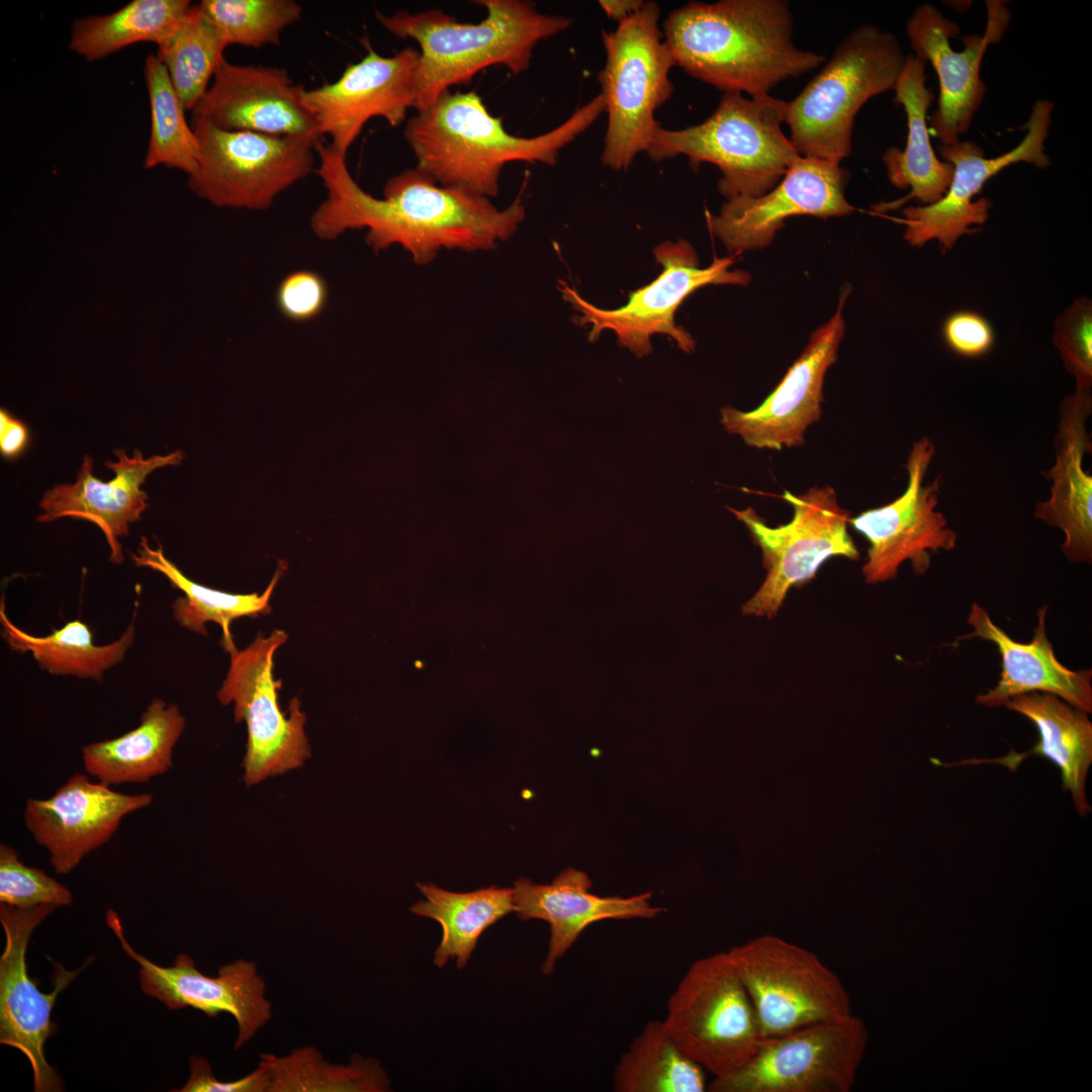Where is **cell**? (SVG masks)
<instances>
[{"label": "cell", "mask_w": 1092, "mask_h": 1092, "mask_svg": "<svg viewBox=\"0 0 1092 1092\" xmlns=\"http://www.w3.org/2000/svg\"><path fill=\"white\" fill-rule=\"evenodd\" d=\"M175 704L154 699L130 731L82 747L85 771L109 787L143 784L165 775L173 766L175 745L185 728Z\"/></svg>", "instance_id": "obj_31"}, {"label": "cell", "mask_w": 1092, "mask_h": 1092, "mask_svg": "<svg viewBox=\"0 0 1092 1092\" xmlns=\"http://www.w3.org/2000/svg\"><path fill=\"white\" fill-rule=\"evenodd\" d=\"M1048 608L1038 610L1037 626L1028 643L1009 637L985 609L973 604L968 624L973 628L961 639L980 638L995 644L1001 655V674L995 687L977 697L986 707L1003 706L1006 701L1027 693H1046L1088 714L1092 712L1091 670H1071L1060 662L1046 635Z\"/></svg>", "instance_id": "obj_27"}, {"label": "cell", "mask_w": 1092, "mask_h": 1092, "mask_svg": "<svg viewBox=\"0 0 1092 1092\" xmlns=\"http://www.w3.org/2000/svg\"><path fill=\"white\" fill-rule=\"evenodd\" d=\"M29 430L8 411L0 410V452L6 459L19 457L29 443Z\"/></svg>", "instance_id": "obj_46"}, {"label": "cell", "mask_w": 1092, "mask_h": 1092, "mask_svg": "<svg viewBox=\"0 0 1092 1092\" xmlns=\"http://www.w3.org/2000/svg\"><path fill=\"white\" fill-rule=\"evenodd\" d=\"M942 334L947 346L968 358L983 356L992 348L993 329L986 318L973 311H957L944 322Z\"/></svg>", "instance_id": "obj_44"}, {"label": "cell", "mask_w": 1092, "mask_h": 1092, "mask_svg": "<svg viewBox=\"0 0 1092 1092\" xmlns=\"http://www.w3.org/2000/svg\"><path fill=\"white\" fill-rule=\"evenodd\" d=\"M191 126L200 157L189 188L216 207L268 209L282 192L315 171L314 142L287 135Z\"/></svg>", "instance_id": "obj_11"}, {"label": "cell", "mask_w": 1092, "mask_h": 1092, "mask_svg": "<svg viewBox=\"0 0 1092 1092\" xmlns=\"http://www.w3.org/2000/svg\"><path fill=\"white\" fill-rule=\"evenodd\" d=\"M717 258L706 268L699 267V258L692 245L678 240L666 241L654 249V257L663 269L659 276L629 295L626 304L615 309L600 308L583 299L575 289L560 281L563 298L579 313L576 322L590 327L589 341L597 340L603 331H613L622 347L642 357L652 351L650 339L664 334L677 347L692 353L696 341L675 324L674 314L684 300L695 290L709 284L746 285L750 274L730 270L735 256Z\"/></svg>", "instance_id": "obj_12"}, {"label": "cell", "mask_w": 1092, "mask_h": 1092, "mask_svg": "<svg viewBox=\"0 0 1092 1092\" xmlns=\"http://www.w3.org/2000/svg\"><path fill=\"white\" fill-rule=\"evenodd\" d=\"M600 6L607 16L618 23L637 12L644 4L641 0H600Z\"/></svg>", "instance_id": "obj_47"}, {"label": "cell", "mask_w": 1092, "mask_h": 1092, "mask_svg": "<svg viewBox=\"0 0 1092 1092\" xmlns=\"http://www.w3.org/2000/svg\"><path fill=\"white\" fill-rule=\"evenodd\" d=\"M486 16L479 23L461 22L439 9L392 15L376 11L392 35L420 46L415 76L417 111L432 105L452 86L469 84L481 70L502 65L514 75L529 69L536 44L566 30L572 19L548 15L524 0H477Z\"/></svg>", "instance_id": "obj_4"}, {"label": "cell", "mask_w": 1092, "mask_h": 1092, "mask_svg": "<svg viewBox=\"0 0 1092 1092\" xmlns=\"http://www.w3.org/2000/svg\"><path fill=\"white\" fill-rule=\"evenodd\" d=\"M726 951L750 997L763 1038L851 1015L843 983L811 950L762 934Z\"/></svg>", "instance_id": "obj_10"}, {"label": "cell", "mask_w": 1092, "mask_h": 1092, "mask_svg": "<svg viewBox=\"0 0 1092 1092\" xmlns=\"http://www.w3.org/2000/svg\"><path fill=\"white\" fill-rule=\"evenodd\" d=\"M114 454L116 461L105 462L114 472L112 480L98 479L93 474L94 460L85 455L75 482L57 484L43 493L42 513L36 520L48 523L70 517L93 523L105 536L109 561L118 565L123 561L119 539L128 535L129 524L139 521L148 508L149 496L142 489L147 477L158 468L178 465L184 454L176 451L145 458L139 450L129 456L123 449Z\"/></svg>", "instance_id": "obj_25"}, {"label": "cell", "mask_w": 1092, "mask_h": 1092, "mask_svg": "<svg viewBox=\"0 0 1092 1092\" xmlns=\"http://www.w3.org/2000/svg\"><path fill=\"white\" fill-rule=\"evenodd\" d=\"M1092 411L1090 390L1076 389L1061 406L1056 461L1045 477L1051 495L1035 507L1034 517L1061 529L1062 551L1073 562L1092 560V476L1084 468L1091 442L1086 421Z\"/></svg>", "instance_id": "obj_28"}, {"label": "cell", "mask_w": 1092, "mask_h": 1092, "mask_svg": "<svg viewBox=\"0 0 1092 1092\" xmlns=\"http://www.w3.org/2000/svg\"><path fill=\"white\" fill-rule=\"evenodd\" d=\"M1003 706L1035 725L1037 743L1024 753H1009L990 760L972 759L965 763L990 761L1014 770L1028 755L1045 757L1060 768L1063 790L1071 794L1077 813L1088 815L1091 807L1086 795V781L1092 764V722L1088 713L1055 695L1037 692L1013 697Z\"/></svg>", "instance_id": "obj_30"}, {"label": "cell", "mask_w": 1092, "mask_h": 1092, "mask_svg": "<svg viewBox=\"0 0 1092 1092\" xmlns=\"http://www.w3.org/2000/svg\"><path fill=\"white\" fill-rule=\"evenodd\" d=\"M616 1092H703L706 1071L668 1034L662 1020L647 1022L613 1071Z\"/></svg>", "instance_id": "obj_36"}, {"label": "cell", "mask_w": 1092, "mask_h": 1092, "mask_svg": "<svg viewBox=\"0 0 1092 1092\" xmlns=\"http://www.w3.org/2000/svg\"><path fill=\"white\" fill-rule=\"evenodd\" d=\"M417 886L425 899L415 903L411 911L436 920L442 928V938L434 954V964L439 968L449 960H455L458 969L466 967L480 935L515 912L513 887L490 886L458 893L430 883Z\"/></svg>", "instance_id": "obj_32"}, {"label": "cell", "mask_w": 1092, "mask_h": 1092, "mask_svg": "<svg viewBox=\"0 0 1092 1092\" xmlns=\"http://www.w3.org/2000/svg\"><path fill=\"white\" fill-rule=\"evenodd\" d=\"M287 638L284 631L274 630L245 649L233 645L226 650L230 668L216 699L224 706L233 703L235 721L247 725L243 779L248 787L297 769L311 755L300 701L293 698L286 712L278 702L282 682L273 676V657Z\"/></svg>", "instance_id": "obj_13"}, {"label": "cell", "mask_w": 1092, "mask_h": 1092, "mask_svg": "<svg viewBox=\"0 0 1092 1092\" xmlns=\"http://www.w3.org/2000/svg\"><path fill=\"white\" fill-rule=\"evenodd\" d=\"M153 800L152 794L119 793L76 772L50 798H29L23 818L34 841L48 850L56 874L67 875L107 843L125 816Z\"/></svg>", "instance_id": "obj_23"}, {"label": "cell", "mask_w": 1092, "mask_h": 1092, "mask_svg": "<svg viewBox=\"0 0 1092 1092\" xmlns=\"http://www.w3.org/2000/svg\"><path fill=\"white\" fill-rule=\"evenodd\" d=\"M676 1045L714 1079L742 1068L763 1037L750 997L727 951L696 960L662 1020Z\"/></svg>", "instance_id": "obj_8"}, {"label": "cell", "mask_w": 1092, "mask_h": 1092, "mask_svg": "<svg viewBox=\"0 0 1092 1092\" xmlns=\"http://www.w3.org/2000/svg\"><path fill=\"white\" fill-rule=\"evenodd\" d=\"M366 49V55L348 65L337 81L303 88L300 94L320 135H329L330 145L345 157L368 120L381 117L398 126L415 108L420 52L407 47L383 57L370 46Z\"/></svg>", "instance_id": "obj_19"}, {"label": "cell", "mask_w": 1092, "mask_h": 1092, "mask_svg": "<svg viewBox=\"0 0 1092 1092\" xmlns=\"http://www.w3.org/2000/svg\"><path fill=\"white\" fill-rule=\"evenodd\" d=\"M793 24L786 0L693 1L668 14L662 33L674 66L754 98L823 63L824 56L796 47Z\"/></svg>", "instance_id": "obj_2"}, {"label": "cell", "mask_w": 1092, "mask_h": 1092, "mask_svg": "<svg viewBox=\"0 0 1092 1092\" xmlns=\"http://www.w3.org/2000/svg\"><path fill=\"white\" fill-rule=\"evenodd\" d=\"M933 455L934 445L929 438L916 441L905 465L908 482L904 492L887 505L850 518L849 525L869 542L862 566L868 583L895 577L905 561H910L914 572L922 575L930 566L931 553L956 547L957 533L936 510L940 476L924 482Z\"/></svg>", "instance_id": "obj_15"}, {"label": "cell", "mask_w": 1092, "mask_h": 1092, "mask_svg": "<svg viewBox=\"0 0 1092 1092\" xmlns=\"http://www.w3.org/2000/svg\"><path fill=\"white\" fill-rule=\"evenodd\" d=\"M329 286L315 271L296 270L279 282L275 302L279 312L288 321L303 324L316 318L326 308Z\"/></svg>", "instance_id": "obj_43"}, {"label": "cell", "mask_w": 1092, "mask_h": 1092, "mask_svg": "<svg viewBox=\"0 0 1092 1092\" xmlns=\"http://www.w3.org/2000/svg\"><path fill=\"white\" fill-rule=\"evenodd\" d=\"M602 93L548 132L522 138L508 132L474 91L441 94L411 117L403 136L417 168L438 184L485 197L495 196L503 168L511 162L554 166L560 151L605 111Z\"/></svg>", "instance_id": "obj_3"}, {"label": "cell", "mask_w": 1092, "mask_h": 1092, "mask_svg": "<svg viewBox=\"0 0 1092 1092\" xmlns=\"http://www.w3.org/2000/svg\"><path fill=\"white\" fill-rule=\"evenodd\" d=\"M781 497L792 506L793 517L777 527L768 526L751 507H727L760 548L766 570L760 587L742 607L745 616L775 617L789 589L813 579L826 560L859 558L848 532L850 512L840 507L831 485L813 486L801 494L785 490Z\"/></svg>", "instance_id": "obj_9"}, {"label": "cell", "mask_w": 1092, "mask_h": 1092, "mask_svg": "<svg viewBox=\"0 0 1092 1092\" xmlns=\"http://www.w3.org/2000/svg\"><path fill=\"white\" fill-rule=\"evenodd\" d=\"M925 64L914 55L905 58L894 88V100L906 113V145L903 150L887 148L882 157L890 182L900 189L910 188V192L902 198L873 205L877 213L896 210L911 199L933 204L943 197L952 178V165L940 161L930 144L927 111L934 94L926 86Z\"/></svg>", "instance_id": "obj_29"}, {"label": "cell", "mask_w": 1092, "mask_h": 1092, "mask_svg": "<svg viewBox=\"0 0 1092 1092\" xmlns=\"http://www.w3.org/2000/svg\"><path fill=\"white\" fill-rule=\"evenodd\" d=\"M259 1066L270 1076L269 1092H385L387 1073L375 1058L353 1054L350 1062L332 1064L315 1046H302L288 1055L262 1054Z\"/></svg>", "instance_id": "obj_37"}, {"label": "cell", "mask_w": 1092, "mask_h": 1092, "mask_svg": "<svg viewBox=\"0 0 1092 1092\" xmlns=\"http://www.w3.org/2000/svg\"><path fill=\"white\" fill-rule=\"evenodd\" d=\"M905 58L896 35L873 24L844 36L820 72L786 103L789 140L798 154L837 164L848 158L857 112L871 98L894 90Z\"/></svg>", "instance_id": "obj_6"}, {"label": "cell", "mask_w": 1092, "mask_h": 1092, "mask_svg": "<svg viewBox=\"0 0 1092 1092\" xmlns=\"http://www.w3.org/2000/svg\"><path fill=\"white\" fill-rule=\"evenodd\" d=\"M314 173L327 191L309 225L322 241L366 229L365 242L376 253L400 245L415 263H430L443 248L491 250L507 241L525 217L520 197L499 210L490 200L455 187L439 186L420 169L390 177L383 197L364 191L352 177L346 157L330 144L315 145Z\"/></svg>", "instance_id": "obj_1"}, {"label": "cell", "mask_w": 1092, "mask_h": 1092, "mask_svg": "<svg viewBox=\"0 0 1092 1092\" xmlns=\"http://www.w3.org/2000/svg\"><path fill=\"white\" fill-rule=\"evenodd\" d=\"M1 635L12 650L30 652L39 666L52 674L75 675L102 681L104 672L120 663L135 636L134 623L115 641L94 644L90 628L80 620L67 622L47 636H34L14 625L0 603Z\"/></svg>", "instance_id": "obj_33"}, {"label": "cell", "mask_w": 1092, "mask_h": 1092, "mask_svg": "<svg viewBox=\"0 0 1092 1092\" xmlns=\"http://www.w3.org/2000/svg\"><path fill=\"white\" fill-rule=\"evenodd\" d=\"M0 903L17 907L71 906V891L40 869L28 867L17 850L0 844Z\"/></svg>", "instance_id": "obj_41"}, {"label": "cell", "mask_w": 1092, "mask_h": 1092, "mask_svg": "<svg viewBox=\"0 0 1092 1092\" xmlns=\"http://www.w3.org/2000/svg\"><path fill=\"white\" fill-rule=\"evenodd\" d=\"M226 47L219 30L197 4L158 46L156 56L186 111H193L204 96Z\"/></svg>", "instance_id": "obj_38"}, {"label": "cell", "mask_w": 1092, "mask_h": 1092, "mask_svg": "<svg viewBox=\"0 0 1092 1092\" xmlns=\"http://www.w3.org/2000/svg\"><path fill=\"white\" fill-rule=\"evenodd\" d=\"M54 904L17 907L0 903L5 948L0 957V1043L19 1050L29 1061L35 1092L62 1090V1082L44 1055L47 1039L56 1032L51 1019L58 995L84 969L67 971L54 963V990L42 993L26 967V949L34 929L55 910Z\"/></svg>", "instance_id": "obj_17"}, {"label": "cell", "mask_w": 1092, "mask_h": 1092, "mask_svg": "<svg viewBox=\"0 0 1092 1092\" xmlns=\"http://www.w3.org/2000/svg\"><path fill=\"white\" fill-rule=\"evenodd\" d=\"M303 88L294 84L283 68L236 65L222 58L192 111V122L318 143L322 136L316 124L301 102Z\"/></svg>", "instance_id": "obj_24"}, {"label": "cell", "mask_w": 1092, "mask_h": 1092, "mask_svg": "<svg viewBox=\"0 0 1092 1092\" xmlns=\"http://www.w3.org/2000/svg\"><path fill=\"white\" fill-rule=\"evenodd\" d=\"M866 1039L864 1027L853 1015L763 1038L742 1068L713 1079L707 1091L848 1092Z\"/></svg>", "instance_id": "obj_14"}, {"label": "cell", "mask_w": 1092, "mask_h": 1092, "mask_svg": "<svg viewBox=\"0 0 1092 1092\" xmlns=\"http://www.w3.org/2000/svg\"><path fill=\"white\" fill-rule=\"evenodd\" d=\"M850 287L841 289L834 314L810 336L801 355L780 383L754 410L721 408V424L756 449L781 451L804 445L807 429L822 414L823 384L827 370L838 356L845 332L842 315Z\"/></svg>", "instance_id": "obj_21"}, {"label": "cell", "mask_w": 1092, "mask_h": 1092, "mask_svg": "<svg viewBox=\"0 0 1092 1092\" xmlns=\"http://www.w3.org/2000/svg\"><path fill=\"white\" fill-rule=\"evenodd\" d=\"M190 1076L179 1092H269L270 1076L265 1068L258 1066L248 1075L231 1081H218L209 1062L201 1056L189 1059Z\"/></svg>", "instance_id": "obj_45"}, {"label": "cell", "mask_w": 1092, "mask_h": 1092, "mask_svg": "<svg viewBox=\"0 0 1092 1092\" xmlns=\"http://www.w3.org/2000/svg\"><path fill=\"white\" fill-rule=\"evenodd\" d=\"M656 2H644L634 14L603 32L606 63L598 79L608 113L602 162L626 170L648 150L659 123L655 111L672 95L669 72L674 66L663 40Z\"/></svg>", "instance_id": "obj_7"}, {"label": "cell", "mask_w": 1092, "mask_h": 1092, "mask_svg": "<svg viewBox=\"0 0 1092 1092\" xmlns=\"http://www.w3.org/2000/svg\"><path fill=\"white\" fill-rule=\"evenodd\" d=\"M582 871L567 868L550 884L519 878L514 884L515 913L521 920L540 919L550 926L548 950L541 970L551 975L556 963L590 924L607 919H650L662 912L651 904V892L630 897L599 896Z\"/></svg>", "instance_id": "obj_26"}, {"label": "cell", "mask_w": 1092, "mask_h": 1092, "mask_svg": "<svg viewBox=\"0 0 1092 1092\" xmlns=\"http://www.w3.org/2000/svg\"><path fill=\"white\" fill-rule=\"evenodd\" d=\"M106 921L124 952L139 964L142 991L161 1001L169 1010L190 1007L208 1017L229 1013L238 1025L235 1050L249 1042L272 1019L266 983L254 962L238 959L221 966L216 977L199 972L193 959L186 953H179L172 966L162 967L130 946L114 911H107Z\"/></svg>", "instance_id": "obj_22"}, {"label": "cell", "mask_w": 1092, "mask_h": 1092, "mask_svg": "<svg viewBox=\"0 0 1092 1092\" xmlns=\"http://www.w3.org/2000/svg\"><path fill=\"white\" fill-rule=\"evenodd\" d=\"M1053 110L1051 100H1036L1023 125L1027 132L1022 141L1012 150L994 158L986 157L984 149L971 141H960L950 146L938 145L939 156L953 167L950 184L937 202L908 206L902 210L903 218L900 221L906 226L904 239L914 247H922L936 239L942 250H950L960 237L976 232L973 225L985 223L991 201L984 197L976 201L972 199L989 179L1019 162L1040 169L1051 165L1044 153V141L1049 136Z\"/></svg>", "instance_id": "obj_16"}, {"label": "cell", "mask_w": 1092, "mask_h": 1092, "mask_svg": "<svg viewBox=\"0 0 1092 1092\" xmlns=\"http://www.w3.org/2000/svg\"><path fill=\"white\" fill-rule=\"evenodd\" d=\"M197 5L226 46L253 49L279 46L284 29L302 14L294 0H202Z\"/></svg>", "instance_id": "obj_40"}, {"label": "cell", "mask_w": 1092, "mask_h": 1092, "mask_svg": "<svg viewBox=\"0 0 1092 1092\" xmlns=\"http://www.w3.org/2000/svg\"><path fill=\"white\" fill-rule=\"evenodd\" d=\"M1054 342L1065 367L1075 377L1076 389L1092 386V306L1077 299L1056 322Z\"/></svg>", "instance_id": "obj_42"}, {"label": "cell", "mask_w": 1092, "mask_h": 1092, "mask_svg": "<svg viewBox=\"0 0 1092 1092\" xmlns=\"http://www.w3.org/2000/svg\"><path fill=\"white\" fill-rule=\"evenodd\" d=\"M988 21L984 35L962 37L965 49L956 52L949 39L961 29L932 4L917 6L907 19L906 32L915 57L929 62L939 82L937 109L930 118L931 132L940 145L960 142L982 104L986 85L980 77L983 57L989 44L1003 36L1010 11L1004 2L986 1Z\"/></svg>", "instance_id": "obj_20"}, {"label": "cell", "mask_w": 1092, "mask_h": 1092, "mask_svg": "<svg viewBox=\"0 0 1092 1092\" xmlns=\"http://www.w3.org/2000/svg\"><path fill=\"white\" fill-rule=\"evenodd\" d=\"M145 79L151 108V132L144 168L165 166L190 176L198 167L199 144L186 120V110L169 74L156 55L151 54L146 59Z\"/></svg>", "instance_id": "obj_39"}, {"label": "cell", "mask_w": 1092, "mask_h": 1092, "mask_svg": "<svg viewBox=\"0 0 1092 1092\" xmlns=\"http://www.w3.org/2000/svg\"><path fill=\"white\" fill-rule=\"evenodd\" d=\"M848 179L841 164L800 156L766 193L728 199L718 214L707 211L708 230L730 254L763 249L790 217L850 215L854 207L845 196Z\"/></svg>", "instance_id": "obj_18"}, {"label": "cell", "mask_w": 1092, "mask_h": 1092, "mask_svg": "<svg viewBox=\"0 0 1092 1092\" xmlns=\"http://www.w3.org/2000/svg\"><path fill=\"white\" fill-rule=\"evenodd\" d=\"M787 101L746 98L724 92L715 111L702 123L681 129L658 126L646 151L656 162L685 156L696 171L715 165L719 192L728 200L760 196L772 189L800 157L782 129Z\"/></svg>", "instance_id": "obj_5"}, {"label": "cell", "mask_w": 1092, "mask_h": 1092, "mask_svg": "<svg viewBox=\"0 0 1092 1092\" xmlns=\"http://www.w3.org/2000/svg\"><path fill=\"white\" fill-rule=\"evenodd\" d=\"M131 559L138 567H148L162 573L175 588L180 589L183 598L173 604L175 620L188 630L206 635L205 624L216 623L222 630L224 650L235 645L231 633V623L242 617H257L271 612L269 600L280 578L284 566L276 571L273 579L261 595H236L199 584L188 577L164 554L161 546L153 548L146 537H142L140 546Z\"/></svg>", "instance_id": "obj_34"}, {"label": "cell", "mask_w": 1092, "mask_h": 1092, "mask_svg": "<svg viewBox=\"0 0 1092 1092\" xmlns=\"http://www.w3.org/2000/svg\"><path fill=\"white\" fill-rule=\"evenodd\" d=\"M192 6L189 0H132L114 12L76 19L69 48L94 62L136 42L159 46Z\"/></svg>", "instance_id": "obj_35"}]
</instances>
